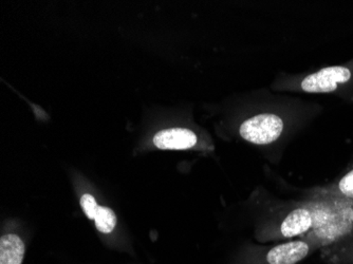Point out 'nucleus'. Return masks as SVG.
Listing matches in <instances>:
<instances>
[{"label": "nucleus", "mask_w": 353, "mask_h": 264, "mask_svg": "<svg viewBox=\"0 0 353 264\" xmlns=\"http://www.w3.org/2000/svg\"><path fill=\"white\" fill-rule=\"evenodd\" d=\"M312 115L310 104L301 99L261 88L250 97L238 123V136L254 146L277 148L303 130Z\"/></svg>", "instance_id": "nucleus-1"}, {"label": "nucleus", "mask_w": 353, "mask_h": 264, "mask_svg": "<svg viewBox=\"0 0 353 264\" xmlns=\"http://www.w3.org/2000/svg\"><path fill=\"white\" fill-rule=\"evenodd\" d=\"M313 242L306 240H295L285 242L270 250L267 260L270 264H296L305 259L311 252Z\"/></svg>", "instance_id": "nucleus-3"}, {"label": "nucleus", "mask_w": 353, "mask_h": 264, "mask_svg": "<svg viewBox=\"0 0 353 264\" xmlns=\"http://www.w3.org/2000/svg\"><path fill=\"white\" fill-rule=\"evenodd\" d=\"M25 244L17 235L8 234L0 239V264H21Z\"/></svg>", "instance_id": "nucleus-4"}, {"label": "nucleus", "mask_w": 353, "mask_h": 264, "mask_svg": "<svg viewBox=\"0 0 353 264\" xmlns=\"http://www.w3.org/2000/svg\"><path fill=\"white\" fill-rule=\"evenodd\" d=\"M95 226L101 233L109 234L114 230L117 225V216L110 208L100 206L98 214L95 216Z\"/></svg>", "instance_id": "nucleus-7"}, {"label": "nucleus", "mask_w": 353, "mask_h": 264, "mask_svg": "<svg viewBox=\"0 0 353 264\" xmlns=\"http://www.w3.org/2000/svg\"><path fill=\"white\" fill-rule=\"evenodd\" d=\"M81 206H82L83 210H84L85 214H86L88 219H95V216L98 214L100 206L98 205V203H97L94 198L91 194H86L81 198Z\"/></svg>", "instance_id": "nucleus-8"}, {"label": "nucleus", "mask_w": 353, "mask_h": 264, "mask_svg": "<svg viewBox=\"0 0 353 264\" xmlns=\"http://www.w3.org/2000/svg\"><path fill=\"white\" fill-rule=\"evenodd\" d=\"M325 249V256L331 263L353 264V234Z\"/></svg>", "instance_id": "nucleus-5"}, {"label": "nucleus", "mask_w": 353, "mask_h": 264, "mask_svg": "<svg viewBox=\"0 0 353 264\" xmlns=\"http://www.w3.org/2000/svg\"><path fill=\"white\" fill-rule=\"evenodd\" d=\"M314 190L353 202V168L343 174L335 183L331 184L328 187Z\"/></svg>", "instance_id": "nucleus-6"}, {"label": "nucleus", "mask_w": 353, "mask_h": 264, "mask_svg": "<svg viewBox=\"0 0 353 264\" xmlns=\"http://www.w3.org/2000/svg\"><path fill=\"white\" fill-rule=\"evenodd\" d=\"M152 141L158 150H188L198 146L200 139L194 129L170 127L158 131Z\"/></svg>", "instance_id": "nucleus-2"}]
</instances>
